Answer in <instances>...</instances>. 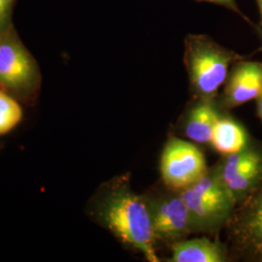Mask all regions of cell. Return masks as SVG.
Segmentation results:
<instances>
[{
  "label": "cell",
  "mask_w": 262,
  "mask_h": 262,
  "mask_svg": "<svg viewBox=\"0 0 262 262\" xmlns=\"http://www.w3.org/2000/svg\"><path fill=\"white\" fill-rule=\"evenodd\" d=\"M221 115L217 99H194L184 121L185 135L192 142L210 145L214 126Z\"/></svg>",
  "instance_id": "obj_10"
},
{
  "label": "cell",
  "mask_w": 262,
  "mask_h": 262,
  "mask_svg": "<svg viewBox=\"0 0 262 262\" xmlns=\"http://www.w3.org/2000/svg\"><path fill=\"white\" fill-rule=\"evenodd\" d=\"M261 93L262 62L242 58L231 66L217 100L222 109L232 110L255 100Z\"/></svg>",
  "instance_id": "obj_9"
},
{
  "label": "cell",
  "mask_w": 262,
  "mask_h": 262,
  "mask_svg": "<svg viewBox=\"0 0 262 262\" xmlns=\"http://www.w3.org/2000/svg\"><path fill=\"white\" fill-rule=\"evenodd\" d=\"M167 190V193L147 199L156 242L172 246L194 232L181 191Z\"/></svg>",
  "instance_id": "obj_8"
},
{
  "label": "cell",
  "mask_w": 262,
  "mask_h": 262,
  "mask_svg": "<svg viewBox=\"0 0 262 262\" xmlns=\"http://www.w3.org/2000/svg\"><path fill=\"white\" fill-rule=\"evenodd\" d=\"M213 168L239 205L262 180V145L253 142L244 150L223 156Z\"/></svg>",
  "instance_id": "obj_7"
},
{
  "label": "cell",
  "mask_w": 262,
  "mask_h": 262,
  "mask_svg": "<svg viewBox=\"0 0 262 262\" xmlns=\"http://www.w3.org/2000/svg\"><path fill=\"white\" fill-rule=\"evenodd\" d=\"M204 154L193 143L171 136L160 157V175L166 188L182 191L207 171Z\"/></svg>",
  "instance_id": "obj_6"
},
{
  "label": "cell",
  "mask_w": 262,
  "mask_h": 262,
  "mask_svg": "<svg viewBox=\"0 0 262 262\" xmlns=\"http://www.w3.org/2000/svg\"><path fill=\"white\" fill-rule=\"evenodd\" d=\"M171 247V262H225L228 251L225 246L208 237L185 239Z\"/></svg>",
  "instance_id": "obj_11"
},
{
  "label": "cell",
  "mask_w": 262,
  "mask_h": 262,
  "mask_svg": "<svg viewBox=\"0 0 262 262\" xmlns=\"http://www.w3.org/2000/svg\"><path fill=\"white\" fill-rule=\"evenodd\" d=\"M253 143L251 135L242 123L226 115H221L215 122L210 146L223 156L246 149Z\"/></svg>",
  "instance_id": "obj_12"
},
{
  "label": "cell",
  "mask_w": 262,
  "mask_h": 262,
  "mask_svg": "<svg viewBox=\"0 0 262 262\" xmlns=\"http://www.w3.org/2000/svg\"><path fill=\"white\" fill-rule=\"evenodd\" d=\"M17 0H0V35L14 27L13 13Z\"/></svg>",
  "instance_id": "obj_14"
},
{
  "label": "cell",
  "mask_w": 262,
  "mask_h": 262,
  "mask_svg": "<svg viewBox=\"0 0 262 262\" xmlns=\"http://www.w3.org/2000/svg\"><path fill=\"white\" fill-rule=\"evenodd\" d=\"M225 227L236 255L262 262V180L236 206Z\"/></svg>",
  "instance_id": "obj_5"
},
{
  "label": "cell",
  "mask_w": 262,
  "mask_h": 262,
  "mask_svg": "<svg viewBox=\"0 0 262 262\" xmlns=\"http://www.w3.org/2000/svg\"><path fill=\"white\" fill-rule=\"evenodd\" d=\"M195 1H201V2H209V3H214L216 5H220V6H224L227 9L231 10L235 12L236 14H238L240 17H242L244 19H246L247 21L251 23L249 19H247L245 16H244L243 13L240 11L237 3L235 0H195Z\"/></svg>",
  "instance_id": "obj_15"
},
{
  "label": "cell",
  "mask_w": 262,
  "mask_h": 262,
  "mask_svg": "<svg viewBox=\"0 0 262 262\" xmlns=\"http://www.w3.org/2000/svg\"><path fill=\"white\" fill-rule=\"evenodd\" d=\"M254 29H255V32L257 34V36L259 37L260 40V43H261V50H262V28L259 26H254Z\"/></svg>",
  "instance_id": "obj_17"
},
{
  "label": "cell",
  "mask_w": 262,
  "mask_h": 262,
  "mask_svg": "<svg viewBox=\"0 0 262 262\" xmlns=\"http://www.w3.org/2000/svg\"><path fill=\"white\" fill-rule=\"evenodd\" d=\"M255 102H256V115H257V117L259 118V120L262 122V93L255 99Z\"/></svg>",
  "instance_id": "obj_16"
},
{
  "label": "cell",
  "mask_w": 262,
  "mask_h": 262,
  "mask_svg": "<svg viewBox=\"0 0 262 262\" xmlns=\"http://www.w3.org/2000/svg\"><path fill=\"white\" fill-rule=\"evenodd\" d=\"M24 118L21 103L0 89V136L15 129Z\"/></svg>",
  "instance_id": "obj_13"
},
{
  "label": "cell",
  "mask_w": 262,
  "mask_h": 262,
  "mask_svg": "<svg viewBox=\"0 0 262 262\" xmlns=\"http://www.w3.org/2000/svg\"><path fill=\"white\" fill-rule=\"evenodd\" d=\"M256 4L258 6L259 10V14H260V23H259V27L262 28V0H256Z\"/></svg>",
  "instance_id": "obj_18"
},
{
  "label": "cell",
  "mask_w": 262,
  "mask_h": 262,
  "mask_svg": "<svg viewBox=\"0 0 262 262\" xmlns=\"http://www.w3.org/2000/svg\"><path fill=\"white\" fill-rule=\"evenodd\" d=\"M242 58L244 56L220 45L208 35H187L184 63L194 99H217L231 66Z\"/></svg>",
  "instance_id": "obj_2"
},
{
  "label": "cell",
  "mask_w": 262,
  "mask_h": 262,
  "mask_svg": "<svg viewBox=\"0 0 262 262\" xmlns=\"http://www.w3.org/2000/svg\"><path fill=\"white\" fill-rule=\"evenodd\" d=\"M42 84L37 60L20 40L15 26L0 35V89L21 104L35 103Z\"/></svg>",
  "instance_id": "obj_3"
},
{
  "label": "cell",
  "mask_w": 262,
  "mask_h": 262,
  "mask_svg": "<svg viewBox=\"0 0 262 262\" xmlns=\"http://www.w3.org/2000/svg\"><path fill=\"white\" fill-rule=\"evenodd\" d=\"M187 204L194 233H214L225 227L237 206L215 169L181 191Z\"/></svg>",
  "instance_id": "obj_4"
},
{
  "label": "cell",
  "mask_w": 262,
  "mask_h": 262,
  "mask_svg": "<svg viewBox=\"0 0 262 262\" xmlns=\"http://www.w3.org/2000/svg\"><path fill=\"white\" fill-rule=\"evenodd\" d=\"M86 215L108 230L123 247L159 262L147 197L131 187L130 174L115 176L100 185L89 200Z\"/></svg>",
  "instance_id": "obj_1"
}]
</instances>
